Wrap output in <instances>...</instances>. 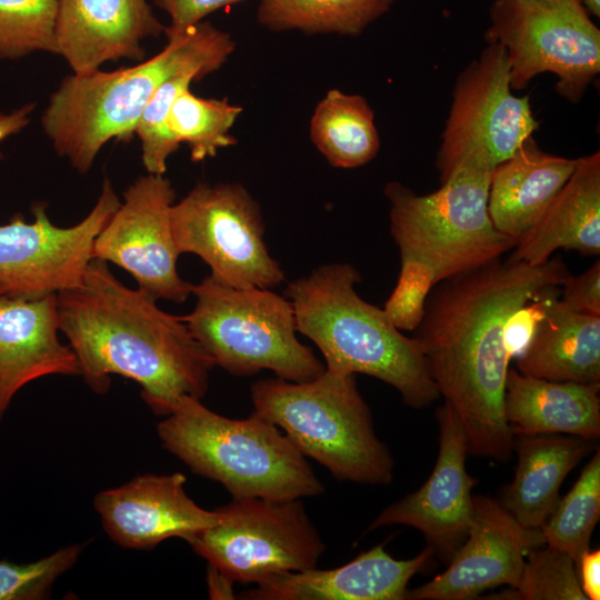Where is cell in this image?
Masks as SVG:
<instances>
[{
    "label": "cell",
    "mask_w": 600,
    "mask_h": 600,
    "mask_svg": "<svg viewBox=\"0 0 600 600\" xmlns=\"http://www.w3.org/2000/svg\"><path fill=\"white\" fill-rule=\"evenodd\" d=\"M436 286L429 267L413 260H402L397 284L383 311L399 330L414 331L422 320L424 306Z\"/></svg>",
    "instance_id": "obj_34"
},
{
    "label": "cell",
    "mask_w": 600,
    "mask_h": 600,
    "mask_svg": "<svg viewBox=\"0 0 600 600\" xmlns=\"http://www.w3.org/2000/svg\"><path fill=\"white\" fill-rule=\"evenodd\" d=\"M538 128L529 96L512 92L506 50L488 42L456 79L436 154L440 183L460 169L491 172Z\"/></svg>",
    "instance_id": "obj_11"
},
{
    "label": "cell",
    "mask_w": 600,
    "mask_h": 600,
    "mask_svg": "<svg viewBox=\"0 0 600 600\" xmlns=\"http://www.w3.org/2000/svg\"><path fill=\"white\" fill-rule=\"evenodd\" d=\"M231 54L222 51L197 59L168 77L157 88L143 109L134 131L141 141L142 163L148 173L164 174L169 157L180 146L166 124L174 99L190 88L193 81L220 69Z\"/></svg>",
    "instance_id": "obj_28"
},
{
    "label": "cell",
    "mask_w": 600,
    "mask_h": 600,
    "mask_svg": "<svg viewBox=\"0 0 600 600\" xmlns=\"http://www.w3.org/2000/svg\"><path fill=\"white\" fill-rule=\"evenodd\" d=\"M582 592L588 600L600 599V550L586 551L577 562Z\"/></svg>",
    "instance_id": "obj_37"
},
{
    "label": "cell",
    "mask_w": 600,
    "mask_h": 600,
    "mask_svg": "<svg viewBox=\"0 0 600 600\" xmlns=\"http://www.w3.org/2000/svg\"><path fill=\"white\" fill-rule=\"evenodd\" d=\"M33 109L34 103H27L9 113L0 112V143L29 124ZM2 158L3 154L0 151V160Z\"/></svg>",
    "instance_id": "obj_38"
},
{
    "label": "cell",
    "mask_w": 600,
    "mask_h": 600,
    "mask_svg": "<svg viewBox=\"0 0 600 600\" xmlns=\"http://www.w3.org/2000/svg\"><path fill=\"white\" fill-rule=\"evenodd\" d=\"M489 20L486 42L506 50L512 90L551 72L577 103L600 72V30L580 0H493Z\"/></svg>",
    "instance_id": "obj_10"
},
{
    "label": "cell",
    "mask_w": 600,
    "mask_h": 600,
    "mask_svg": "<svg viewBox=\"0 0 600 600\" xmlns=\"http://www.w3.org/2000/svg\"><path fill=\"white\" fill-rule=\"evenodd\" d=\"M170 223L179 253L200 257L231 287L270 289L286 279L266 246L260 206L241 183H197L172 204Z\"/></svg>",
    "instance_id": "obj_12"
},
{
    "label": "cell",
    "mask_w": 600,
    "mask_h": 600,
    "mask_svg": "<svg viewBox=\"0 0 600 600\" xmlns=\"http://www.w3.org/2000/svg\"><path fill=\"white\" fill-rule=\"evenodd\" d=\"M120 204L106 178L89 214L72 227L54 226L41 202L31 208L32 222L18 214L0 226V294L39 300L80 286L94 240Z\"/></svg>",
    "instance_id": "obj_13"
},
{
    "label": "cell",
    "mask_w": 600,
    "mask_h": 600,
    "mask_svg": "<svg viewBox=\"0 0 600 600\" xmlns=\"http://www.w3.org/2000/svg\"><path fill=\"white\" fill-rule=\"evenodd\" d=\"M157 432L167 451L192 472L221 483L232 499L294 500L324 491L291 440L256 412L232 419L183 396Z\"/></svg>",
    "instance_id": "obj_5"
},
{
    "label": "cell",
    "mask_w": 600,
    "mask_h": 600,
    "mask_svg": "<svg viewBox=\"0 0 600 600\" xmlns=\"http://www.w3.org/2000/svg\"><path fill=\"white\" fill-rule=\"evenodd\" d=\"M197 301L181 319L219 366L233 376L263 369L302 382L324 371L323 363L297 336L292 303L270 289L234 288L213 276L192 284Z\"/></svg>",
    "instance_id": "obj_7"
},
{
    "label": "cell",
    "mask_w": 600,
    "mask_h": 600,
    "mask_svg": "<svg viewBox=\"0 0 600 600\" xmlns=\"http://www.w3.org/2000/svg\"><path fill=\"white\" fill-rule=\"evenodd\" d=\"M58 0H0V59L56 52Z\"/></svg>",
    "instance_id": "obj_32"
},
{
    "label": "cell",
    "mask_w": 600,
    "mask_h": 600,
    "mask_svg": "<svg viewBox=\"0 0 600 600\" xmlns=\"http://www.w3.org/2000/svg\"><path fill=\"white\" fill-rule=\"evenodd\" d=\"M503 410L513 436L600 437V383L551 381L509 369Z\"/></svg>",
    "instance_id": "obj_22"
},
{
    "label": "cell",
    "mask_w": 600,
    "mask_h": 600,
    "mask_svg": "<svg viewBox=\"0 0 600 600\" xmlns=\"http://www.w3.org/2000/svg\"><path fill=\"white\" fill-rule=\"evenodd\" d=\"M568 273L560 258L541 264L500 258L431 289L413 338L462 423L469 453L511 459L513 434L503 410L511 359L506 324L521 307L561 287Z\"/></svg>",
    "instance_id": "obj_1"
},
{
    "label": "cell",
    "mask_w": 600,
    "mask_h": 600,
    "mask_svg": "<svg viewBox=\"0 0 600 600\" xmlns=\"http://www.w3.org/2000/svg\"><path fill=\"white\" fill-rule=\"evenodd\" d=\"M82 550V543H73L30 563L0 561V600L50 597L53 583L77 563Z\"/></svg>",
    "instance_id": "obj_33"
},
{
    "label": "cell",
    "mask_w": 600,
    "mask_h": 600,
    "mask_svg": "<svg viewBox=\"0 0 600 600\" xmlns=\"http://www.w3.org/2000/svg\"><path fill=\"white\" fill-rule=\"evenodd\" d=\"M217 520L189 536L209 564L210 587L259 583L271 576L317 567L326 544L300 499H232L214 509Z\"/></svg>",
    "instance_id": "obj_9"
},
{
    "label": "cell",
    "mask_w": 600,
    "mask_h": 600,
    "mask_svg": "<svg viewBox=\"0 0 600 600\" xmlns=\"http://www.w3.org/2000/svg\"><path fill=\"white\" fill-rule=\"evenodd\" d=\"M600 518V451L581 471L571 490L557 501L540 527L546 544L566 552L576 562L590 549Z\"/></svg>",
    "instance_id": "obj_30"
},
{
    "label": "cell",
    "mask_w": 600,
    "mask_h": 600,
    "mask_svg": "<svg viewBox=\"0 0 600 600\" xmlns=\"http://www.w3.org/2000/svg\"><path fill=\"white\" fill-rule=\"evenodd\" d=\"M593 449V441L561 433L514 434L518 463L499 500L523 527L540 528L559 500L571 470Z\"/></svg>",
    "instance_id": "obj_24"
},
{
    "label": "cell",
    "mask_w": 600,
    "mask_h": 600,
    "mask_svg": "<svg viewBox=\"0 0 600 600\" xmlns=\"http://www.w3.org/2000/svg\"><path fill=\"white\" fill-rule=\"evenodd\" d=\"M560 299L571 309L600 316V261L599 259L584 272L572 276L570 272L561 283Z\"/></svg>",
    "instance_id": "obj_35"
},
{
    "label": "cell",
    "mask_w": 600,
    "mask_h": 600,
    "mask_svg": "<svg viewBox=\"0 0 600 600\" xmlns=\"http://www.w3.org/2000/svg\"><path fill=\"white\" fill-rule=\"evenodd\" d=\"M359 271L349 263H331L288 283L297 331L320 350L326 368L363 373L391 387L402 401L423 409L441 396L413 337H406L383 309L357 292Z\"/></svg>",
    "instance_id": "obj_3"
},
{
    "label": "cell",
    "mask_w": 600,
    "mask_h": 600,
    "mask_svg": "<svg viewBox=\"0 0 600 600\" xmlns=\"http://www.w3.org/2000/svg\"><path fill=\"white\" fill-rule=\"evenodd\" d=\"M57 296L39 300L0 294V421L27 383L52 374H80L69 344L60 341Z\"/></svg>",
    "instance_id": "obj_20"
},
{
    "label": "cell",
    "mask_w": 600,
    "mask_h": 600,
    "mask_svg": "<svg viewBox=\"0 0 600 600\" xmlns=\"http://www.w3.org/2000/svg\"><path fill=\"white\" fill-rule=\"evenodd\" d=\"M309 136L330 166L353 169L367 164L380 150L374 111L357 93L329 90L317 103Z\"/></svg>",
    "instance_id": "obj_26"
},
{
    "label": "cell",
    "mask_w": 600,
    "mask_h": 600,
    "mask_svg": "<svg viewBox=\"0 0 600 600\" xmlns=\"http://www.w3.org/2000/svg\"><path fill=\"white\" fill-rule=\"evenodd\" d=\"M589 14L600 17V0H580Z\"/></svg>",
    "instance_id": "obj_39"
},
{
    "label": "cell",
    "mask_w": 600,
    "mask_h": 600,
    "mask_svg": "<svg viewBox=\"0 0 600 600\" xmlns=\"http://www.w3.org/2000/svg\"><path fill=\"white\" fill-rule=\"evenodd\" d=\"M176 191L164 174L147 173L123 192V202L93 244V258L128 271L138 288L152 297L184 302L192 283L180 278V256L171 231Z\"/></svg>",
    "instance_id": "obj_14"
},
{
    "label": "cell",
    "mask_w": 600,
    "mask_h": 600,
    "mask_svg": "<svg viewBox=\"0 0 600 600\" xmlns=\"http://www.w3.org/2000/svg\"><path fill=\"white\" fill-rule=\"evenodd\" d=\"M164 30L147 0H58L54 53L88 74L107 61L141 60V41Z\"/></svg>",
    "instance_id": "obj_18"
},
{
    "label": "cell",
    "mask_w": 600,
    "mask_h": 600,
    "mask_svg": "<svg viewBox=\"0 0 600 600\" xmlns=\"http://www.w3.org/2000/svg\"><path fill=\"white\" fill-rule=\"evenodd\" d=\"M167 44L152 58L111 72L67 76L50 96L41 118L60 157L87 173L111 139L129 141L157 88L192 61L216 52L232 53L229 32L201 21L183 31L164 30Z\"/></svg>",
    "instance_id": "obj_4"
},
{
    "label": "cell",
    "mask_w": 600,
    "mask_h": 600,
    "mask_svg": "<svg viewBox=\"0 0 600 600\" xmlns=\"http://www.w3.org/2000/svg\"><path fill=\"white\" fill-rule=\"evenodd\" d=\"M436 418L439 453L430 477L417 491L383 509L369 530L392 524L412 527L448 563L466 539L477 479L467 472V438L454 409L444 401L437 408Z\"/></svg>",
    "instance_id": "obj_16"
},
{
    "label": "cell",
    "mask_w": 600,
    "mask_h": 600,
    "mask_svg": "<svg viewBox=\"0 0 600 600\" xmlns=\"http://www.w3.org/2000/svg\"><path fill=\"white\" fill-rule=\"evenodd\" d=\"M394 0H260L257 22L273 32L357 37L389 12Z\"/></svg>",
    "instance_id": "obj_27"
},
{
    "label": "cell",
    "mask_w": 600,
    "mask_h": 600,
    "mask_svg": "<svg viewBox=\"0 0 600 600\" xmlns=\"http://www.w3.org/2000/svg\"><path fill=\"white\" fill-rule=\"evenodd\" d=\"M428 546L411 559L391 557L384 543L333 569L282 572L243 591L251 600H404L411 578L430 561Z\"/></svg>",
    "instance_id": "obj_19"
},
{
    "label": "cell",
    "mask_w": 600,
    "mask_h": 600,
    "mask_svg": "<svg viewBox=\"0 0 600 600\" xmlns=\"http://www.w3.org/2000/svg\"><path fill=\"white\" fill-rule=\"evenodd\" d=\"M243 0H153L170 17L171 31H183L201 22L212 12Z\"/></svg>",
    "instance_id": "obj_36"
},
{
    "label": "cell",
    "mask_w": 600,
    "mask_h": 600,
    "mask_svg": "<svg viewBox=\"0 0 600 600\" xmlns=\"http://www.w3.org/2000/svg\"><path fill=\"white\" fill-rule=\"evenodd\" d=\"M546 544L540 528L521 526L498 500L473 496L472 514L462 544L447 569L409 600H470L490 588L518 584L527 554Z\"/></svg>",
    "instance_id": "obj_15"
},
{
    "label": "cell",
    "mask_w": 600,
    "mask_h": 600,
    "mask_svg": "<svg viewBox=\"0 0 600 600\" xmlns=\"http://www.w3.org/2000/svg\"><path fill=\"white\" fill-rule=\"evenodd\" d=\"M256 413L340 481L386 486L394 460L374 431L353 373L324 368L314 379H260L251 386Z\"/></svg>",
    "instance_id": "obj_6"
},
{
    "label": "cell",
    "mask_w": 600,
    "mask_h": 600,
    "mask_svg": "<svg viewBox=\"0 0 600 600\" xmlns=\"http://www.w3.org/2000/svg\"><path fill=\"white\" fill-rule=\"evenodd\" d=\"M498 600H588L582 592L574 560L547 546L526 558L518 584L489 597Z\"/></svg>",
    "instance_id": "obj_31"
},
{
    "label": "cell",
    "mask_w": 600,
    "mask_h": 600,
    "mask_svg": "<svg viewBox=\"0 0 600 600\" xmlns=\"http://www.w3.org/2000/svg\"><path fill=\"white\" fill-rule=\"evenodd\" d=\"M183 473H147L101 490L93 507L108 537L127 549H152L169 538L186 540L217 520L214 510L187 493Z\"/></svg>",
    "instance_id": "obj_17"
},
{
    "label": "cell",
    "mask_w": 600,
    "mask_h": 600,
    "mask_svg": "<svg viewBox=\"0 0 600 600\" xmlns=\"http://www.w3.org/2000/svg\"><path fill=\"white\" fill-rule=\"evenodd\" d=\"M509 257L541 264L558 249L600 254V152L577 159V166L538 220L517 240Z\"/></svg>",
    "instance_id": "obj_21"
},
{
    "label": "cell",
    "mask_w": 600,
    "mask_h": 600,
    "mask_svg": "<svg viewBox=\"0 0 600 600\" xmlns=\"http://www.w3.org/2000/svg\"><path fill=\"white\" fill-rule=\"evenodd\" d=\"M518 371L551 381L600 383V316L556 298L518 356Z\"/></svg>",
    "instance_id": "obj_25"
},
{
    "label": "cell",
    "mask_w": 600,
    "mask_h": 600,
    "mask_svg": "<svg viewBox=\"0 0 600 600\" xmlns=\"http://www.w3.org/2000/svg\"><path fill=\"white\" fill-rule=\"evenodd\" d=\"M56 296L59 329L93 392H107L110 376H122L140 384L144 402L162 417L183 396L206 394L211 357L181 317L124 286L108 262L93 258L81 284Z\"/></svg>",
    "instance_id": "obj_2"
},
{
    "label": "cell",
    "mask_w": 600,
    "mask_h": 600,
    "mask_svg": "<svg viewBox=\"0 0 600 600\" xmlns=\"http://www.w3.org/2000/svg\"><path fill=\"white\" fill-rule=\"evenodd\" d=\"M491 172L460 169L438 190L418 194L398 181L384 187L390 233L400 259L426 264L442 280L500 259L516 240L493 226L488 210Z\"/></svg>",
    "instance_id": "obj_8"
},
{
    "label": "cell",
    "mask_w": 600,
    "mask_h": 600,
    "mask_svg": "<svg viewBox=\"0 0 600 600\" xmlns=\"http://www.w3.org/2000/svg\"><path fill=\"white\" fill-rule=\"evenodd\" d=\"M241 112L240 106L227 99L200 98L188 88L172 102L166 124L179 144L188 146L190 159L200 162L237 144L230 129Z\"/></svg>",
    "instance_id": "obj_29"
},
{
    "label": "cell",
    "mask_w": 600,
    "mask_h": 600,
    "mask_svg": "<svg viewBox=\"0 0 600 600\" xmlns=\"http://www.w3.org/2000/svg\"><path fill=\"white\" fill-rule=\"evenodd\" d=\"M577 159L548 153L529 137L490 176L488 210L497 230L516 241L538 220L573 173Z\"/></svg>",
    "instance_id": "obj_23"
}]
</instances>
